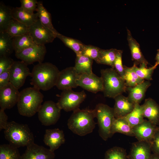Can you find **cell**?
Here are the masks:
<instances>
[{"label": "cell", "instance_id": "cell-1", "mask_svg": "<svg viewBox=\"0 0 159 159\" xmlns=\"http://www.w3.org/2000/svg\"><path fill=\"white\" fill-rule=\"evenodd\" d=\"M60 72L51 63H39L34 66L31 72L30 84L39 90L47 91L56 86Z\"/></svg>", "mask_w": 159, "mask_h": 159}, {"label": "cell", "instance_id": "cell-2", "mask_svg": "<svg viewBox=\"0 0 159 159\" xmlns=\"http://www.w3.org/2000/svg\"><path fill=\"white\" fill-rule=\"evenodd\" d=\"M95 109L81 110L78 108L73 112L67 121L68 128L74 133L82 136L91 133L97 124Z\"/></svg>", "mask_w": 159, "mask_h": 159}, {"label": "cell", "instance_id": "cell-3", "mask_svg": "<svg viewBox=\"0 0 159 159\" xmlns=\"http://www.w3.org/2000/svg\"><path fill=\"white\" fill-rule=\"evenodd\" d=\"M43 98L39 90L34 87L24 89L20 92L17 104L19 114L27 117L33 116L40 109Z\"/></svg>", "mask_w": 159, "mask_h": 159}, {"label": "cell", "instance_id": "cell-4", "mask_svg": "<svg viewBox=\"0 0 159 159\" xmlns=\"http://www.w3.org/2000/svg\"><path fill=\"white\" fill-rule=\"evenodd\" d=\"M4 130L6 139L15 147H27L34 143L33 134L26 124L12 121L8 122Z\"/></svg>", "mask_w": 159, "mask_h": 159}, {"label": "cell", "instance_id": "cell-5", "mask_svg": "<svg viewBox=\"0 0 159 159\" xmlns=\"http://www.w3.org/2000/svg\"><path fill=\"white\" fill-rule=\"evenodd\" d=\"M100 73L105 97L114 99L126 90L124 80L114 69H102Z\"/></svg>", "mask_w": 159, "mask_h": 159}, {"label": "cell", "instance_id": "cell-6", "mask_svg": "<svg viewBox=\"0 0 159 159\" xmlns=\"http://www.w3.org/2000/svg\"><path fill=\"white\" fill-rule=\"evenodd\" d=\"M99 126L100 136L105 141L112 136L111 129L115 118L113 108L103 103L97 104L94 109Z\"/></svg>", "mask_w": 159, "mask_h": 159}, {"label": "cell", "instance_id": "cell-7", "mask_svg": "<svg viewBox=\"0 0 159 159\" xmlns=\"http://www.w3.org/2000/svg\"><path fill=\"white\" fill-rule=\"evenodd\" d=\"M57 104L61 109L68 112L79 108L80 104L84 101L86 95L83 90L75 92L72 89L62 90L59 96Z\"/></svg>", "mask_w": 159, "mask_h": 159}, {"label": "cell", "instance_id": "cell-8", "mask_svg": "<svg viewBox=\"0 0 159 159\" xmlns=\"http://www.w3.org/2000/svg\"><path fill=\"white\" fill-rule=\"evenodd\" d=\"M61 110L57 103L52 100L46 101L38 112L39 120L44 126L54 125L60 118Z\"/></svg>", "mask_w": 159, "mask_h": 159}, {"label": "cell", "instance_id": "cell-9", "mask_svg": "<svg viewBox=\"0 0 159 159\" xmlns=\"http://www.w3.org/2000/svg\"><path fill=\"white\" fill-rule=\"evenodd\" d=\"M29 34L36 44L44 45L51 43L57 35L44 26L38 19L29 27Z\"/></svg>", "mask_w": 159, "mask_h": 159}, {"label": "cell", "instance_id": "cell-10", "mask_svg": "<svg viewBox=\"0 0 159 159\" xmlns=\"http://www.w3.org/2000/svg\"><path fill=\"white\" fill-rule=\"evenodd\" d=\"M44 45L35 44L15 54L16 57L27 65L35 62L42 63L46 53Z\"/></svg>", "mask_w": 159, "mask_h": 159}, {"label": "cell", "instance_id": "cell-11", "mask_svg": "<svg viewBox=\"0 0 159 159\" xmlns=\"http://www.w3.org/2000/svg\"><path fill=\"white\" fill-rule=\"evenodd\" d=\"M9 72L10 82L18 89L23 86L26 77L31 74L27 65L22 61H14Z\"/></svg>", "mask_w": 159, "mask_h": 159}, {"label": "cell", "instance_id": "cell-12", "mask_svg": "<svg viewBox=\"0 0 159 159\" xmlns=\"http://www.w3.org/2000/svg\"><path fill=\"white\" fill-rule=\"evenodd\" d=\"M76 82L78 86L94 93L102 92L103 90L102 78L93 73L77 75Z\"/></svg>", "mask_w": 159, "mask_h": 159}, {"label": "cell", "instance_id": "cell-13", "mask_svg": "<svg viewBox=\"0 0 159 159\" xmlns=\"http://www.w3.org/2000/svg\"><path fill=\"white\" fill-rule=\"evenodd\" d=\"M20 92L18 89L10 82L9 84L0 89V106L5 110L14 107L17 104Z\"/></svg>", "mask_w": 159, "mask_h": 159}, {"label": "cell", "instance_id": "cell-14", "mask_svg": "<svg viewBox=\"0 0 159 159\" xmlns=\"http://www.w3.org/2000/svg\"><path fill=\"white\" fill-rule=\"evenodd\" d=\"M77 76L74 67H67L60 72L55 86L62 90L75 88Z\"/></svg>", "mask_w": 159, "mask_h": 159}, {"label": "cell", "instance_id": "cell-15", "mask_svg": "<svg viewBox=\"0 0 159 159\" xmlns=\"http://www.w3.org/2000/svg\"><path fill=\"white\" fill-rule=\"evenodd\" d=\"M158 127L144 119L141 123L133 127L134 136L138 141L150 144Z\"/></svg>", "mask_w": 159, "mask_h": 159}, {"label": "cell", "instance_id": "cell-16", "mask_svg": "<svg viewBox=\"0 0 159 159\" xmlns=\"http://www.w3.org/2000/svg\"><path fill=\"white\" fill-rule=\"evenodd\" d=\"M54 152L34 143L27 147L21 159H54Z\"/></svg>", "mask_w": 159, "mask_h": 159}, {"label": "cell", "instance_id": "cell-17", "mask_svg": "<svg viewBox=\"0 0 159 159\" xmlns=\"http://www.w3.org/2000/svg\"><path fill=\"white\" fill-rule=\"evenodd\" d=\"M43 141L45 144L49 147V149L54 152L65 143V139L63 131L55 128L45 130Z\"/></svg>", "mask_w": 159, "mask_h": 159}, {"label": "cell", "instance_id": "cell-18", "mask_svg": "<svg viewBox=\"0 0 159 159\" xmlns=\"http://www.w3.org/2000/svg\"><path fill=\"white\" fill-rule=\"evenodd\" d=\"M115 103L113 108L115 118L124 117L133 110L135 104L130 101L128 98L122 94L114 98Z\"/></svg>", "mask_w": 159, "mask_h": 159}, {"label": "cell", "instance_id": "cell-19", "mask_svg": "<svg viewBox=\"0 0 159 159\" xmlns=\"http://www.w3.org/2000/svg\"><path fill=\"white\" fill-rule=\"evenodd\" d=\"M150 144L147 142L138 141L132 144L130 150L127 155L128 159H151Z\"/></svg>", "mask_w": 159, "mask_h": 159}, {"label": "cell", "instance_id": "cell-20", "mask_svg": "<svg viewBox=\"0 0 159 159\" xmlns=\"http://www.w3.org/2000/svg\"><path fill=\"white\" fill-rule=\"evenodd\" d=\"M127 30V39L134 64L136 65L139 64L140 66H147L149 63L142 54L139 44L133 38L130 30L128 29Z\"/></svg>", "mask_w": 159, "mask_h": 159}, {"label": "cell", "instance_id": "cell-21", "mask_svg": "<svg viewBox=\"0 0 159 159\" xmlns=\"http://www.w3.org/2000/svg\"><path fill=\"white\" fill-rule=\"evenodd\" d=\"M143 117L154 125H159V105L151 98L145 100L141 105Z\"/></svg>", "mask_w": 159, "mask_h": 159}, {"label": "cell", "instance_id": "cell-22", "mask_svg": "<svg viewBox=\"0 0 159 159\" xmlns=\"http://www.w3.org/2000/svg\"><path fill=\"white\" fill-rule=\"evenodd\" d=\"M149 81H144L134 87H127L129 100L134 104H140L143 99L148 88L151 85Z\"/></svg>", "mask_w": 159, "mask_h": 159}, {"label": "cell", "instance_id": "cell-23", "mask_svg": "<svg viewBox=\"0 0 159 159\" xmlns=\"http://www.w3.org/2000/svg\"><path fill=\"white\" fill-rule=\"evenodd\" d=\"M13 18L29 27L38 19L37 13L31 14L24 10L21 7L12 9Z\"/></svg>", "mask_w": 159, "mask_h": 159}, {"label": "cell", "instance_id": "cell-24", "mask_svg": "<svg viewBox=\"0 0 159 159\" xmlns=\"http://www.w3.org/2000/svg\"><path fill=\"white\" fill-rule=\"evenodd\" d=\"M36 11L38 19L44 26L50 29L57 35L59 33L53 26L51 14L44 6L42 1L38 2Z\"/></svg>", "mask_w": 159, "mask_h": 159}, {"label": "cell", "instance_id": "cell-25", "mask_svg": "<svg viewBox=\"0 0 159 159\" xmlns=\"http://www.w3.org/2000/svg\"><path fill=\"white\" fill-rule=\"evenodd\" d=\"M93 60L82 55L76 56L74 67L77 75L90 74L92 72Z\"/></svg>", "mask_w": 159, "mask_h": 159}, {"label": "cell", "instance_id": "cell-26", "mask_svg": "<svg viewBox=\"0 0 159 159\" xmlns=\"http://www.w3.org/2000/svg\"><path fill=\"white\" fill-rule=\"evenodd\" d=\"M117 132L130 136H134L133 127L123 118H115L113 120L111 129L112 136Z\"/></svg>", "mask_w": 159, "mask_h": 159}, {"label": "cell", "instance_id": "cell-27", "mask_svg": "<svg viewBox=\"0 0 159 159\" xmlns=\"http://www.w3.org/2000/svg\"><path fill=\"white\" fill-rule=\"evenodd\" d=\"M12 43L15 54L36 44L29 33L13 37Z\"/></svg>", "mask_w": 159, "mask_h": 159}, {"label": "cell", "instance_id": "cell-28", "mask_svg": "<svg viewBox=\"0 0 159 159\" xmlns=\"http://www.w3.org/2000/svg\"><path fill=\"white\" fill-rule=\"evenodd\" d=\"M141 105L135 104L133 110L125 116L122 117L132 127H133L142 123L144 120Z\"/></svg>", "mask_w": 159, "mask_h": 159}, {"label": "cell", "instance_id": "cell-29", "mask_svg": "<svg viewBox=\"0 0 159 159\" xmlns=\"http://www.w3.org/2000/svg\"><path fill=\"white\" fill-rule=\"evenodd\" d=\"M12 38L6 32H0V57H9L14 50Z\"/></svg>", "mask_w": 159, "mask_h": 159}, {"label": "cell", "instance_id": "cell-30", "mask_svg": "<svg viewBox=\"0 0 159 159\" xmlns=\"http://www.w3.org/2000/svg\"><path fill=\"white\" fill-rule=\"evenodd\" d=\"M6 32L13 37L29 34V27L13 19Z\"/></svg>", "mask_w": 159, "mask_h": 159}, {"label": "cell", "instance_id": "cell-31", "mask_svg": "<svg viewBox=\"0 0 159 159\" xmlns=\"http://www.w3.org/2000/svg\"><path fill=\"white\" fill-rule=\"evenodd\" d=\"M12 9L4 4H0V32H6L13 19Z\"/></svg>", "mask_w": 159, "mask_h": 159}, {"label": "cell", "instance_id": "cell-32", "mask_svg": "<svg viewBox=\"0 0 159 159\" xmlns=\"http://www.w3.org/2000/svg\"><path fill=\"white\" fill-rule=\"evenodd\" d=\"M59 38L67 47L72 49L76 56L82 55L83 47L85 44L75 39L64 36L60 33L57 35Z\"/></svg>", "mask_w": 159, "mask_h": 159}, {"label": "cell", "instance_id": "cell-33", "mask_svg": "<svg viewBox=\"0 0 159 159\" xmlns=\"http://www.w3.org/2000/svg\"><path fill=\"white\" fill-rule=\"evenodd\" d=\"M118 49L112 48L109 49H101L100 56L97 63L107 65L114 69V62Z\"/></svg>", "mask_w": 159, "mask_h": 159}, {"label": "cell", "instance_id": "cell-34", "mask_svg": "<svg viewBox=\"0 0 159 159\" xmlns=\"http://www.w3.org/2000/svg\"><path fill=\"white\" fill-rule=\"evenodd\" d=\"M18 148L10 144L0 146V159H21Z\"/></svg>", "mask_w": 159, "mask_h": 159}, {"label": "cell", "instance_id": "cell-35", "mask_svg": "<svg viewBox=\"0 0 159 159\" xmlns=\"http://www.w3.org/2000/svg\"><path fill=\"white\" fill-rule=\"evenodd\" d=\"M124 73L123 78L127 87H133L145 81L139 77L132 67L124 66Z\"/></svg>", "mask_w": 159, "mask_h": 159}, {"label": "cell", "instance_id": "cell-36", "mask_svg": "<svg viewBox=\"0 0 159 159\" xmlns=\"http://www.w3.org/2000/svg\"><path fill=\"white\" fill-rule=\"evenodd\" d=\"M157 67L155 64L154 66L148 68L145 65H140V67H138L136 65L134 64L132 67L140 78L144 80L145 79L149 81L153 80L152 75L154 69Z\"/></svg>", "mask_w": 159, "mask_h": 159}, {"label": "cell", "instance_id": "cell-37", "mask_svg": "<svg viewBox=\"0 0 159 159\" xmlns=\"http://www.w3.org/2000/svg\"><path fill=\"white\" fill-rule=\"evenodd\" d=\"M125 150L122 148L114 147L107 150L104 159H127Z\"/></svg>", "mask_w": 159, "mask_h": 159}, {"label": "cell", "instance_id": "cell-38", "mask_svg": "<svg viewBox=\"0 0 159 159\" xmlns=\"http://www.w3.org/2000/svg\"><path fill=\"white\" fill-rule=\"evenodd\" d=\"M101 49L90 45H84L82 54L97 63L100 56Z\"/></svg>", "mask_w": 159, "mask_h": 159}, {"label": "cell", "instance_id": "cell-39", "mask_svg": "<svg viewBox=\"0 0 159 159\" xmlns=\"http://www.w3.org/2000/svg\"><path fill=\"white\" fill-rule=\"evenodd\" d=\"M122 50H118L114 62V69L123 78L124 73V69L122 63Z\"/></svg>", "mask_w": 159, "mask_h": 159}, {"label": "cell", "instance_id": "cell-40", "mask_svg": "<svg viewBox=\"0 0 159 159\" xmlns=\"http://www.w3.org/2000/svg\"><path fill=\"white\" fill-rule=\"evenodd\" d=\"M21 7L25 11L34 14L36 11L38 2L36 0H20Z\"/></svg>", "mask_w": 159, "mask_h": 159}, {"label": "cell", "instance_id": "cell-41", "mask_svg": "<svg viewBox=\"0 0 159 159\" xmlns=\"http://www.w3.org/2000/svg\"><path fill=\"white\" fill-rule=\"evenodd\" d=\"M14 61L8 56L0 57V74L9 71Z\"/></svg>", "mask_w": 159, "mask_h": 159}, {"label": "cell", "instance_id": "cell-42", "mask_svg": "<svg viewBox=\"0 0 159 159\" xmlns=\"http://www.w3.org/2000/svg\"><path fill=\"white\" fill-rule=\"evenodd\" d=\"M152 150L159 155V127L156 130L150 143Z\"/></svg>", "mask_w": 159, "mask_h": 159}, {"label": "cell", "instance_id": "cell-43", "mask_svg": "<svg viewBox=\"0 0 159 159\" xmlns=\"http://www.w3.org/2000/svg\"><path fill=\"white\" fill-rule=\"evenodd\" d=\"M10 82L9 70L0 74V89L7 85Z\"/></svg>", "mask_w": 159, "mask_h": 159}, {"label": "cell", "instance_id": "cell-44", "mask_svg": "<svg viewBox=\"0 0 159 159\" xmlns=\"http://www.w3.org/2000/svg\"><path fill=\"white\" fill-rule=\"evenodd\" d=\"M8 117L4 112V110H0V130L5 129L8 122H7Z\"/></svg>", "mask_w": 159, "mask_h": 159}, {"label": "cell", "instance_id": "cell-45", "mask_svg": "<svg viewBox=\"0 0 159 159\" xmlns=\"http://www.w3.org/2000/svg\"><path fill=\"white\" fill-rule=\"evenodd\" d=\"M155 59L156 62L155 64L157 66L159 64V49L157 50V52L156 55Z\"/></svg>", "mask_w": 159, "mask_h": 159}, {"label": "cell", "instance_id": "cell-46", "mask_svg": "<svg viewBox=\"0 0 159 159\" xmlns=\"http://www.w3.org/2000/svg\"><path fill=\"white\" fill-rule=\"evenodd\" d=\"M151 159H159V155L155 154H152Z\"/></svg>", "mask_w": 159, "mask_h": 159}]
</instances>
